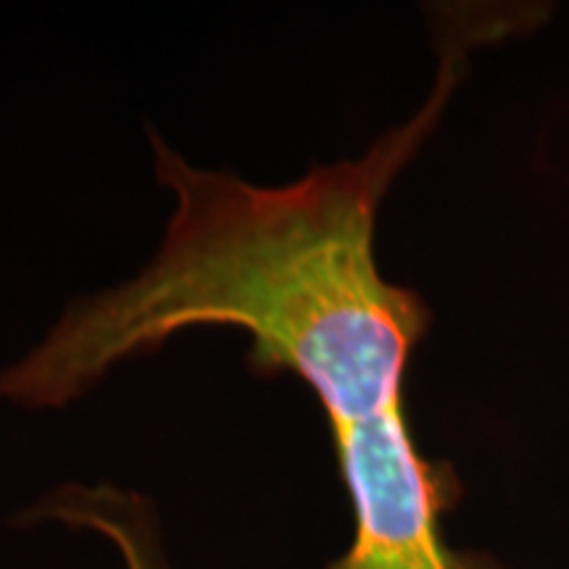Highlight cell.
Returning a JSON list of instances; mask_svg holds the SVG:
<instances>
[{
    "mask_svg": "<svg viewBox=\"0 0 569 569\" xmlns=\"http://www.w3.org/2000/svg\"><path fill=\"white\" fill-rule=\"evenodd\" d=\"M40 522L96 532L119 551L124 569H172L153 503L132 490L67 482L11 519L17 528Z\"/></svg>",
    "mask_w": 569,
    "mask_h": 569,
    "instance_id": "cell-1",
    "label": "cell"
}]
</instances>
